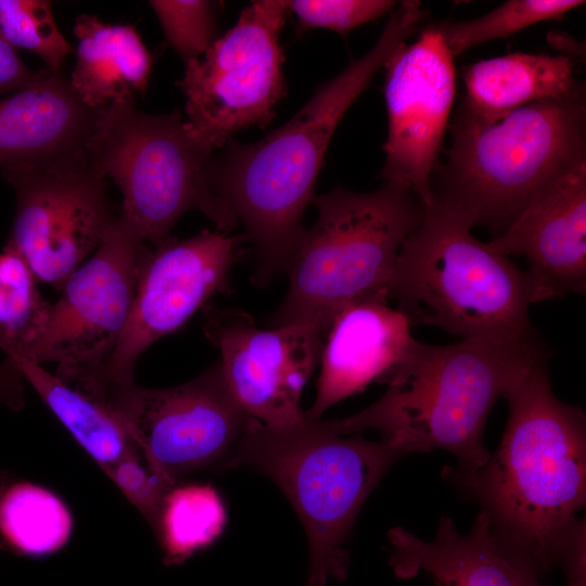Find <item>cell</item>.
I'll list each match as a JSON object with an SVG mask.
<instances>
[{
    "label": "cell",
    "mask_w": 586,
    "mask_h": 586,
    "mask_svg": "<svg viewBox=\"0 0 586 586\" xmlns=\"http://www.w3.org/2000/svg\"><path fill=\"white\" fill-rule=\"evenodd\" d=\"M227 522L225 504L209 484H176L166 494L153 532L163 562L177 565L211 546Z\"/></svg>",
    "instance_id": "obj_24"
},
{
    "label": "cell",
    "mask_w": 586,
    "mask_h": 586,
    "mask_svg": "<svg viewBox=\"0 0 586 586\" xmlns=\"http://www.w3.org/2000/svg\"><path fill=\"white\" fill-rule=\"evenodd\" d=\"M141 512L152 530L156 524L163 500L173 487L133 450L103 471Z\"/></svg>",
    "instance_id": "obj_30"
},
{
    "label": "cell",
    "mask_w": 586,
    "mask_h": 586,
    "mask_svg": "<svg viewBox=\"0 0 586 586\" xmlns=\"http://www.w3.org/2000/svg\"><path fill=\"white\" fill-rule=\"evenodd\" d=\"M2 477H3V475H0V482H1Z\"/></svg>",
    "instance_id": "obj_33"
},
{
    "label": "cell",
    "mask_w": 586,
    "mask_h": 586,
    "mask_svg": "<svg viewBox=\"0 0 586 586\" xmlns=\"http://www.w3.org/2000/svg\"><path fill=\"white\" fill-rule=\"evenodd\" d=\"M38 282L22 255L7 243L0 252V347L5 355L25 353L43 323L50 304Z\"/></svg>",
    "instance_id": "obj_25"
},
{
    "label": "cell",
    "mask_w": 586,
    "mask_h": 586,
    "mask_svg": "<svg viewBox=\"0 0 586 586\" xmlns=\"http://www.w3.org/2000/svg\"><path fill=\"white\" fill-rule=\"evenodd\" d=\"M16 193L10 243L37 279L62 288L118 215L86 145L1 169Z\"/></svg>",
    "instance_id": "obj_9"
},
{
    "label": "cell",
    "mask_w": 586,
    "mask_h": 586,
    "mask_svg": "<svg viewBox=\"0 0 586 586\" xmlns=\"http://www.w3.org/2000/svg\"><path fill=\"white\" fill-rule=\"evenodd\" d=\"M584 3L581 0H510L480 17L438 25L451 55L456 56L483 42L563 16Z\"/></svg>",
    "instance_id": "obj_26"
},
{
    "label": "cell",
    "mask_w": 586,
    "mask_h": 586,
    "mask_svg": "<svg viewBox=\"0 0 586 586\" xmlns=\"http://www.w3.org/2000/svg\"><path fill=\"white\" fill-rule=\"evenodd\" d=\"M98 110L86 106L61 69L35 72L0 99V169L86 145Z\"/></svg>",
    "instance_id": "obj_19"
},
{
    "label": "cell",
    "mask_w": 586,
    "mask_h": 586,
    "mask_svg": "<svg viewBox=\"0 0 586 586\" xmlns=\"http://www.w3.org/2000/svg\"><path fill=\"white\" fill-rule=\"evenodd\" d=\"M124 426L146 464L171 486L193 472L229 468L251 418L230 393L219 362L166 388L135 382L95 399Z\"/></svg>",
    "instance_id": "obj_10"
},
{
    "label": "cell",
    "mask_w": 586,
    "mask_h": 586,
    "mask_svg": "<svg viewBox=\"0 0 586 586\" xmlns=\"http://www.w3.org/2000/svg\"><path fill=\"white\" fill-rule=\"evenodd\" d=\"M435 586H443V585H442V584H440V583H435Z\"/></svg>",
    "instance_id": "obj_32"
},
{
    "label": "cell",
    "mask_w": 586,
    "mask_h": 586,
    "mask_svg": "<svg viewBox=\"0 0 586 586\" xmlns=\"http://www.w3.org/2000/svg\"><path fill=\"white\" fill-rule=\"evenodd\" d=\"M384 97L387 138L383 145V182L432 201L431 178L448 125L456 72L438 23L403 43L387 60Z\"/></svg>",
    "instance_id": "obj_14"
},
{
    "label": "cell",
    "mask_w": 586,
    "mask_h": 586,
    "mask_svg": "<svg viewBox=\"0 0 586 586\" xmlns=\"http://www.w3.org/2000/svg\"><path fill=\"white\" fill-rule=\"evenodd\" d=\"M388 295L360 297L340 309L326 332L321 370L313 406L305 412L319 420L334 404L381 382L403 360L415 341L409 318L390 305Z\"/></svg>",
    "instance_id": "obj_17"
},
{
    "label": "cell",
    "mask_w": 586,
    "mask_h": 586,
    "mask_svg": "<svg viewBox=\"0 0 586 586\" xmlns=\"http://www.w3.org/2000/svg\"><path fill=\"white\" fill-rule=\"evenodd\" d=\"M150 4L168 41L186 63L205 53L215 41L218 2L154 0Z\"/></svg>",
    "instance_id": "obj_28"
},
{
    "label": "cell",
    "mask_w": 586,
    "mask_h": 586,
    "mask_svg": "<svg viewBox=\"0 0 586 586\" xmlns=\"http://www.w3.org/2000/svg\"><path fill=\"white\" fill-rule=\"evenodd\" d=\"M388 0H294L288 1L304 27H322L345 34L351 29L393 12Z\"/></svg>",
    "instance_id": "obj_29"
},
{
    "label": "cell",
    "mask_w": 586,
    "mask_h": 586,
    "mask_svg": "<svg viewBox=\"0 0 586 586\" xmlns=\"http://www.w3.org/2000/svg\"><path fill=\"white\" fill-rule=\"evenodd\" d=\"M238 243L235 237L204 230L187 239L169 237L152 250L143 244L118 342L99 368L69 385L98 398L133 383L136 362L149 346L182 327L214 294L227 291Z\"/></svg>",
    "instance_id": "obj_12"
},
{
    "label": "cell",
    "mask_w": 586,
    "mask_h": 586,
    "mask_svg": "<svg viewBox=\"0 0 586 586\" xmlns=\"http://www.w3.org/2000/svg\"><path fill=\"white\" fill-rule=\"evenodd\" d=\"M548 353L535 334L522 339L468 337L447 345L415 339L383 381L384 394L361 411L328 421L343 435L367 430L400 457L451 453L462 471L481 468L487 418L506 394Z\"/></svg>",
    "instance_id": "obj_3"
},
{
    "label": "cell",
    "mask_w": 586,
    "mask_h": 586,
    "mask_svg": "<svg viewBox=\"0 0 586 586\" xmlns=\"http://www.w3.org/2000/svg\"><path fill=\"white\" fill-rule=\"evenodd\" d=\"M142 245L119 213L93 255L66 279L60 298L49 305L31 345L14 354L40 365L56 364L55 375L67 384L99 368L128 321Z\"/></svg>",
    "instance_id": "obj_13"
},
{
    "label": "cell",
    "mask_w": 586,
    "mask_h": 586,
    "mask_svg": "<svg viewBox=\"0 0 586 586\" xmlns=\"http://www.w3.org/2000/svg\"><path fill=\"white\" fill-rule=\"evenodd\" d=\"M74 33L78 47L69 84L86 106L100 110L145 91L152 55L135 27L82 14Z\"/></svg>",
    "instance_id": "obj_20"
},
{
    "label": "cell",
    "mask_w": 586,
    "mask_h": 586,
    "mask_svg": "<svg viewBox=\"0 0 586 586\" xmlns=\"http://www.w3.org/2000/svg\"><path fill=\"white\" fill-rule=\"evenodd\" d=\"M400 456L382 441L343 435L328 421L305 418L289 428L252 419L229 462L270 477L297 513L308 538L305 586L343 581L345 543L364 502Z\"/></svg>",
    "instance_id": "obj_5"
},
{
    "label": "cell",
    "mask_w": 586,
    "mask_h": 586,
    "mask_svg": "<svg viewBox=\"0 0 586 586\" xmlns=\"http://www.w3.org/2000/svg\"><path fill=\"white\" fill-rule=\"evenodd\" d=\"M314 225L288 270L289 286L271 328L314 323L328 330L335 314L368 295L385 293L406 239L425 208L412 193L382 182L371 192L345 188L314 195Z\"/></svg>",
    "instance_id": "obj_7"
},
{
    "label": "cell",
    "mask_w": 586,
    "mask_h": 586,
    "mask_svg": "<svg viewBox=\"0 0 586 586\" xmlns=\"http://www.w3.org/2000/svg\"><path fill=\"white\" fill-rule=\"evenodd\" d=\"M434 202L399 251L388 298L410 320L468 337L535 335L527 276Z\"/></svg>",
    "instance_id": "obj_6"
},
{
    "label": "cell",
    "mask_w": 586,
    "mask_h": 586,
    "mask_svg": "<svg viewBox=\"0 0 586 586\" xmlns=\"http://www.w3.org/2000/svg\"><path fill=\"white\" fill-rule=\"evenodd\" d=\"M426 14L419 1H402L372 48L323 84L288 123L255 143L229 140L222 153L211 157L208 183L253 245L256 286L288 273L306 233L303 215L334 130Z\"/></svg>",
    "instance_id": "obj_2"
},
{
    "label": "cell",
    "mask_w": 586,
    "mask_h": 586,
    "mask_svg": "<svg viewBox=\"0 0 586 586\" xmlns=\"http://www.w3.org/2000/svg\"><path fill=\"white\" fill-rule=\"evenodd\" d=\"M8 358L10 366L29 382L102 471L129 453L139 450L124 426L102 404L26 356L14 354Z\"/></svg>",
    "instance_id": "obj_22"
},
{
    "label": "cell",
    "mask_w": 586,
    "mask_h": 586,
    "mask_svg": "<svg viewBox=\"0 0 586 586\" xmlns=\"http://www.w3.org/2000/svg\"><path fill=\"white\" fill-rule=\"evenodd\" d=\"M204 331L219 352L230 393L251 418L271 428L305 420L301 396L319 362L326 330L314 323L262 329L241 309L213 308Z\"/></svg>",
    "instance_id": "obj_15"
},
{
    "label": "cell",
    "mask_w": 586,
    "mask_h": 586,
    "mask_svg": "<svg viewBox=\"0 0 586 586\" xmlns=\"http://www.w3.org/2000/svg\"><path fill=\"white\" fill-rule=\"evenodd\" d=\"M487 244L527 264L532 304L586 291V161L549 181Z\"/></svg>",
    "instance_id": "obj_16"
},
{
    "label": "cell",
    "mask_w": 586,
    "mask_h": 586,
    "mask_svg": "<svg viewBox=\"0 0 586 586\" xmlns=\"http://www.w3.org/2000/svg\"><path fill=\"white\" fill-rule=\"evenodd\" d=\"M0 34L15 49L39 55L53 71L61 69L72 51L44 0H0Z\"/></svg>",
    "instance_id": "obj_27"
},
{
    "label": "cell",
    "mask_w": 586,
    "mask_h": 586,
    "mask_svg": "<svg viewBox=\"0 0 586 586\" xmlns=\"http://www.w3.org/2000/svg\"><path fill=\"white\" fill-rule=\"evenodd\" d=\"M387 538L390 565L398 578L426 573L443 586H544L500 547L482 511L468 534L444 517L432 540L400 526L391 528Z\"/></svg>",
    "instance_id": "obj_18"
},
{
    "label": "cell",
    "mask_w": 586,
    "mask_h": 586,
    "mask_svg": "<svg viewBox=\"0 0 586 586\" xmlns=\"http://www.w3.org/2000/svg\"><path fill=\"white\" fill-rule=\"evenodd\" d=\"M547 364L506 394L507 424L487 461L444 469L480 505L500 547L538 577L561 568L586 500L585 413L555 395Z\"/></svg>",
    "instance_id": "obj_1"
},
{
    "label": "cell",
    "mask_w": 586,
    "mask_h": 586,
    "mask_svg": "<svg viewBox=\"0 0 586 586\" xmlns=\"http://www.w3.org/2000/svg\"><path fill=\"white\" fill-rule=\"evenodd\" d=\"M73 515L50 489L27 481L0 482V544L28 558L55 553L68 542Z\"/></svg>",
    "instance_id": "obj_23"
},
{
    "label": "cell",
    "mask_w": 586,
    "mask_h": 586,
    "mask_svg": "<svg viewBox=\"0 0 586 586\" xmlns=\"http://www.w3.org/2000/svg\"><path fill=\"white\" fill-rule=\"evenodd\" d=\"M288 1H252L235 25L186 64L179 86L186 95L190 133L212 149L251 126H266L285 93L279 44Z\"/></svg>",
    "instance_id": "obj_11"
},
{
    "label": "cell",
    "mask_w": 586,
    "mask_h": 586,
    "mask_svg": "<svg viewBox=\"0 0 586 586\" xmlns=\"http://www.w3.org/2000/svg\"><path fill=\"white\" fill-rule=\"evenodd\" d=\"M34 74L18 58L16 49L0 34V94L17 90L29 81Z\"/></svg>",
    "instance_id": "obj_31"
},
{
    "label": "cell",
    "mask_w": 586,
    "mask_h": 586,
    "mask_svg": "<svg viewBox=\"0 0 586 586\" xmlns=\"http://www.w3.org/2000/svg\"><path fill=\"white\" fill-rule=\"evenodd\" d=\"M86 148L123 194L120 215L152 246L169 238L177 220L199 209L228 233L238 224L213 192L207 164L213 150L193 137L181 113L152 115L135 99L98 110Z\"/></svg>",
    "instance_id": "obj_8"
},
{
    "label": "cell",
    "mask_w": 586,
    "mask_h": 586,
    "mask_svg": "<svg viewBox=\"0 0 586 586\" xmlns=\"http://www.w3.org/2000/svg\"><path fill=\"white\" fill-rule=\"evenodd\" d=\"M463 103L474 112L496 117L519 107L571 94L578 82L569 56L510 53L467 66Z\"/></svg>",
    "instance_id": "obj_21"
},
{
    "label": "cell",
    "mask_w": 586,
    "mask_h": 586,
    "mask_svg": "<svg viewBox=\"0 0 586 586\" xmlns=\"http://www.w3.org/2000/svg\"><path fill=\"white\" fill-rule=\"evenodd\" d=\"M449 130L446 162L431 178V203L496 238L549 181L586 161L585 91L579 84L564 98L496 117L462 102Z\"/></svg>",
    "instance_id": "obj_4"
}]
</instances>
